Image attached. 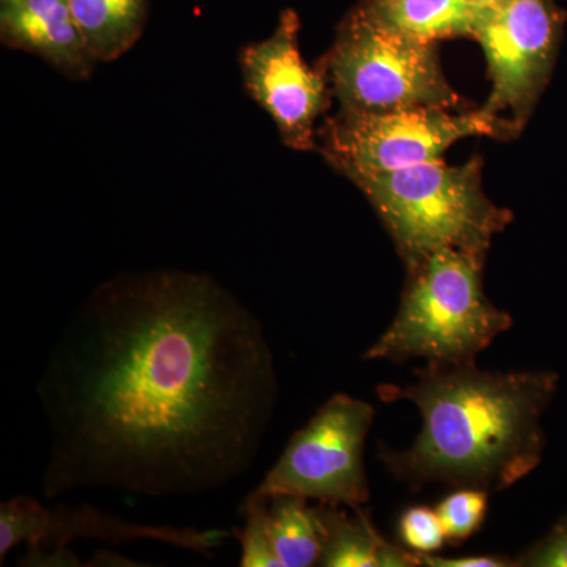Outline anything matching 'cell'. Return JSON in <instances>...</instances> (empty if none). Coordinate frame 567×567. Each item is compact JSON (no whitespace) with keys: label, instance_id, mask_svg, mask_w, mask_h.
Instances as JSON below:
<instances>
[{"label":"cell","instance_id":"cell-19","mask_svg":"<svg viewBox=\"0 0 567 567\" xmlns=\"http://www.w3.org/2000/svg\"><path fill=\"white\" fill-rule=\"evenodd\" d=\"M516 567H567V516L544 539L514 558Z\"/></svg>","mask_w":567,"mask_h":567},{"label":"cell","instance_id":"cell-5","mask_svg":"<svg viewBox=\"0 0 567 567\" xmlns=\"http://www.w3.org/2000/svg\"><path fill=\"white\" fill-rule=\"evenodd\" d=\"M320 66L342 110L439 106L461 111L464 106L446 81L436 44L390 31L360 9L342 22Z\"/></svg>","mask_w":567,"mask_h":567},{"label":"cell","instance_id":"cell-6","mask_svg":"<svg viewBox=\"0 0 567 567\" xmlns=\"http://www.w3.org/2000/svg\"><path fill=\"white\" fill-rule=\"evenodd\" d=\"M513 123L486 110L456 112L439 106L364 112L342 110L324 125L322 153L347 178L393 173L439 162L457 141L472 136L511 140Z\"/></svg>","mask_w":567,"mask_h":567},{"label":"cell","instance_id":"cell-3","mask_svg":"<svg viewBox=\"0 0 567 567\" xmlns=\"http://www.w3.org/2000/svg\"><path fill=\"white\" fill-rule=\"evenodd\" d=\"M349 181L368 197L406 271L443 248L487 259L492 241L514 219L484 192L480 158L457 166L439 159Z\"/></svg>","mask_w":567,"mask_h":567},{"label":"cell","instance_id":"cell-21","mask_svg":"<svg viewBox=\"0 0 567 567\" xmlns=\"http://www.w3.org/2000/svg\"><path fill=\"white\" fill-rule=\"evenodd\" d=\"M22 566H81L80 559L66 547L43 550L28 548V555L21 559Z\"/></svg>","mask_w":567,"mask_h":567},{"label":"cell","instance_id":"cell-20","mask_svg":"<svg viewBox=\"0 0 567 567\" xmlns=\"http://www.w3.org/2000/svg\"><path fill=\"white\" fill-rule=\"evenodd\" d=\"M421 566L429 567H516L514 559L496 555H468V557L445 558L435 554H416Z\"/></svg>","mask_w":567,"mask_h":567},{"label":"cell","instance_id":"cell-17","mask_svg":"<svg viewBox=\"0 0 567 567\" xmlns=\"http://www.w3.org/2000/svg\"><path fill=\"white\" fill-rule=\"evenodd\" d=\"M488 492L480 488H456L439 506L440 520L445 528L446 539L461 544L483 527L488 509Z\"/></svg>","mask_w":567,"mask_h":567},{"label":"cell","instance_id":"cell-1","mask_svg":"<svg viewBox=\"0 0 567 567\" xmlns=\"http://www.w3.org/2000/svg\"><path fill=\"white\" fill-rule=\"evenodd\" d=\"M50 431L41 494L166 498L244 476L278 402L262 323L204 275L118 276L81 305L37 386Z\"/></svg>","mask_w":567,"mask_h":567},{"label":"cell","instance_id":"cell-13","mask_svg":"<svg viewBox=\"0 0 567 567\" xmlns=\"http://www.w3.org/2000/svg\"><path fill=\"white\" fill-rule=\"evenodd\" d=\"M358 9L390 31L436 44L472 37L477 7L465 0H363Z\"/></svg>","mask_w":567,"mask_h":567},{"label":"cell","instance_id":"cell-16","mask_svg":"<svg viewBox=\"0 0 567 567\" xmlns=\"http://www.w3.org/2000/svg\"><path fill=\"white\" fill-rule=\"evenodd\" d=\"M245 525L233 535L241 546V567H282L276 554L267 524V498L246 496L240 506Z\"/></svg>","mask_w":567,"mask_h":567},{"label":"cell","instance_id":"cell-15","mask_svg":"<svg viewBox=\"0 0 567 567\" xmlns=\"http://www.w3.org/2000/svg\"><path fill=\"white\" fill-rule=\"evenodd\" d=\"M264 498H267L268 533L282 567L319 566L322 529L316 507L309 506V499L301 496L271 495Z\"/></svg>","mask_w":567,"mask_h":567},{"label":"cell","instance_id":"cell-8","mask_svg":"<svg viewBox=\"0 0 567 567\" xmlns=\"http://www.w3.org/2000/svg\"><path fill=\"white\" fill-rule=\"evenodd\" d=\"M565 20L554 0H492L476 9L470 39L483 48L492 82L483 110L517 133L550 80Z\"/></svg>","mask_w":567,"mask_h":567},{"label":"cell","instance_id":"cell-10","mask_svg":"<svg viewBox=\"0 0 567 567\" xmlns=\"http://www.w3.org/2000/svg\"><path fill=\"white\" fill-rule=\"evenodd\" d=\"M229 533L219 529L142 525L111 516L89 505L44 507L39 499L18 495L0 505V559L20 544L28 548L54 550L76 539H99L110 544L155 540L210 557Z\"/></svg>","mask_w":567,"mask_h":567},{"label":"cell","instance_id":"cell-2","mask_svg":"<svg viewBox=\"0 0 567 567\" xmlns=\"http://www.w3.org/2000/svg\"><path fill=\"white\" fill-rule=\"evenodd\" d=\"M551 372H495L475 361L431 365L406 386L380 385L385 402L409 401L420 412V434L406 450L380 447V461L412 491L429 484L480 488L516 486L540 464V420L555 390Z\"/></svg>","mask_w":567,"mask_h":567},{"label":"cell","instance_id":"cell-4","mask_svg":"<svg viewBox=\"0 0 567 567\" xmlns=\"http://www.w3.org/2000/svg\"><path fill=\"white\" fill-rule=\"evenodd\" d=\"M486 259L443 248L412 271L393 322L369 347L364 360L431 365L475 361L514 324L507 312L488 300L483 287Z\"/></svg>","mask_w":567,"mask_h":567},{"label":"cell","instance_id":"cell-9","mask_svg":"<svg viewBox=\"0 0 567 567\" xmlns=\"http://www.w3.org/2000/svg\"><path fill=\"white\" fill-rule=\"evenodd\" d=\"M246 92L274 118L279 136L293 151H315L316 122L331 102L322 66L312 69L300 51V18L284 10L275 32L240 54Z\"/></svg>","mask_w":567,"mask_h":567},{"label":"cell","instance_id":"cell-7","mask_svg":"<svg viewBox=\"0 0 567 567\" xmlns=\"http://www.w3.org/2000/svg\"><path fill=\"white\" fill-rule=\"evenodd\" d=\"M374 406L334 394L298 429L262 483L249 496L295 495L323 505L361 509L371 498L364 447Z\"/></svg>","mask_w":567,"mask_h":567},{"label":"cell","instance_id":"cell-12","mask_svg":"<svg viewBox=\"0 0 567 567\" xmlns=\"http://www.w3.org/2000/svg\"><path fill=\"white\" fill-rule=\"evenodd\" d=\"M316 507L322 529L323 567H416L420 558L415 551L391 544L380 535L371 518L361 509L349 516L342 506Z\"/></svg>","mask_w":567,"mask_h":567},{"label":"cell","instance_id":"cell-14","mask_svg":"<svg viewBox=\"0 0 567 567\" xmlns=\"http://www.w3.org/2000/svg\"><path fill=\"white\" fill-rule=\"evenodd\" d=\"M70 6L96 62L132 50L147 22L148 0H70Z\"/></svg>","mask_w":567,"mask_h":567},{"label":"cell","instance_id":"cell-11","mask_svg":"<svg viewBox=\"0 0 567 567\" xmlns=\"http://www.w3.org/2000/svg\"><path fill=\"white\" fill-rule=\"evenodd\" d=\"M0 39L73 81L87 80L96 65L70 0H0Z\"/></svg>","mask_w":567,"mask_h":567},{"label":"cell","instance_id":"cell-22","mask_svg":"<svg viewBox=\"0 0 567 567\" xmlns=\"http://www.w3.org/2000/svg\"><path fill=\"white\" fill-rule=\"evenodd\" d=\"M465 2H468L470 6L473 7H483L486 6V3L492 2V0H465Z\"/></svg>","mask_w":567,"mask_h":567},{"label":"cell","instance_id":"cell-18","mask_svg":"<svg viewBox=\"0 0 567 567\" xmlns=\"http://www.w3.org/2000/svg\"><path fill=\"white\" fill-rule=\"evenodd\" d=\"M399 536L415 554H435L446 543L439 513L427 506L409 507L399 520Z\"/></svg>","mask_w":567,"mask_h":567}]
</instances>
